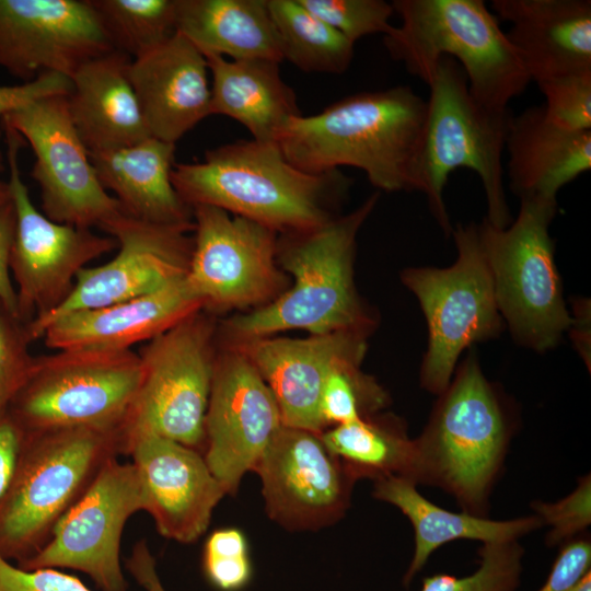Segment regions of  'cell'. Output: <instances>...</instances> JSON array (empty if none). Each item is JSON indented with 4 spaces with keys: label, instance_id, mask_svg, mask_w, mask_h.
I'll use <instances>...</instances> for the list:
<instances>
[{
    "label": "cell",
    "instance_id": "obj_1",
    "mask_svg": "<svg viewBox=\"0 0 591 591\" xmlns=\"http://www.w3.org/2000/svg\"><path fill=\"white\" fill-rule=\"evenodd\" d=\"M426 113L427 102L406 85L360 92L318 114L291 118L277 144L308 173L352 166L380 190H416Z\"/></svg>",
    "mask_w": 591,
    "mask_h": 591
},
{
    "label": "cell",
    "instance_id": "obj_2",
    "mask_svg": "<svg viewBox=\"0 0 591 591\" xmlns=\"http://www.w3.org/2000/svg\"><path fill=\"white\" fill-rule=\"evenodd\" d=\"M172 183L192 208L218 207L275 232H305L338 217L352 178L339 170L308 173L277 143L240 140L208 150L200 162L175 163Z\"/></svg>",
    "mask_w": 591,
    "mask_h": 591
},
{
    "label": "cell",
    "instance_id": "obj_3",
    "mask_svg": "<svg viewBox=\"0 0 591 591\" xmlns=\"http://www.w3.org/2000/svg\"><path fill=\"white\" fill-rule=\"evenodd\" d=\"M517 427L513 404L471 351L414 438L410 480L448 493L461 511L487 517Z\"/></svg>",
    "mask_w": 591,
    "mask_h": 591
},
{
    "label": "cell",
    "instance_id": "obj_4",
    "mask_svg": "<svg viewBox=\"0 0 591 591\" xmlns=\"http://www.w3.org/2000/svg\"><path fill=\"white\" fill-rule=\"evenodd\" d=\"M378 198L379 193L371 195L352 212L320 228L285 233L277 242V256L292 276V286L253 312L229 320L227 337L235 345L288 329L311 335L371 332L375 322L357 293L354 259L358 232Z\"/></svg>",
    "mask_w": 591,
    "mask_h": 591
},
{
    "label": "cell",
    "instance_id": "obj_5",
    "mask_svg": "<svg viewBox=\"0 0 591 591\" xmlns=\"http://www.w3.org/2000/svg\"><path fill=\"white\" fill-rule=\"evenodd\" d=\"M401 19L384 35L394 60L428 84L438 62L455 60L473 97L505 111L530 83L522 59L483 0H394Z\"/></svg>",
    "mask_w": 591,
    "mask_h": 591
},
{
    "label": "cell",
    "instance_id": "obj_6",
    "mask_svg": "<svg viewBox=\"0 0 591 591\" xmlns=\"http://www.w3.org/2000/svg\"><path fill=\"white\" fill-rule=\"evenodd\" d=\"M427 85L430 93L415 166L416 190L426 195L438 224L450 234L443 189L452 172L468 169L478 175L485 190V219L495 228H506L512 218L503 187L502 157L512 112L479 104L460 65L448 57L438 62Z\"/></svg>",
    "mask_w": 591,
    "mask_h": 591
},
{
    "label": "cell",
    "instance_id": "obj_7",
    "mask_svg": "<svg viewBox=\"0 0 591 591\" xmlns=\"http://www.w3.org/2000/svg\"><path fill=\"white\" fill-rule=\"evenodd\" d=\"M121 451L118 431L77 427L25 433L0 500V556L16 564L34 556Z\"/></svg>",
    "mask_w": 591,
    "mask_h": 591
},
{
    "label": "cell",
    "instance_id": "obj_8",
    "mask_svg": "<svg viewBox=\"0 0 591 591\" xmlns=\"http://www.w3.org/2000/svg\"><path fill=\"white\" fill-rule=\"evenodd\" d=\"M517 219L506 228L478 224L499 313L520 345L538 352L556 347L570 313L554 258L548 229L557 199H520Z\"/></svg>",
    "mask_w": 591,
    "mask_h": 591
},
{
    "label": "cell",
    "instance_id": "obj_9",
    "mask_svg": "<svg viewBox=\"0 0 591 591\" xmlns=\"http://www.w3.org/2000/svg\"><path fill=\"white\" fill-rule=\"evenodd\" d=\"M139 379L140 359L131 349L57 350L35 357L8 409L25 433L77 427L120 432Z\"/></svg>",
    "mask_w": 591,
    "mask_h": 591
},
{
    "label": "cell",
    "instance_id": "obj_10",
    "mask_svg": "<svg viewBox=\"0 0 591 591\" xmlns=\"http://www.w3.org/2000/svg\"><path fill=\"white\" fill-rule=\"evenodd\" d=\"M213 338V324L200 310L139 350L140 379L120 430L121 454L140 434H155L204 452Z\"/></svg>",
    "mask_w": 591,
    "mask_h": 591
},
{
    "label": "cell",
    "instance_id": "obj_11",
    "mask_svg": "<svg viewBox=\"0 0 591 591\" xmlns=\"http://www.w3.org/2000/svg\"><path fill=\"white\" fill-rule=\"evenodd\" d=\"M451 233L457 250L451 266L407 268L401 275L426 317L428 345L419 380L436 395L449 385L464 349L497 337L505 326L478 224H457Z\"/></svg>",
    "mask_w": 591,
    "mask_h": 591
},
{
    "label": "cell",
    "instance_id": "obj_12",
    "mask_svg": "<svg viewBox=\"0 0 591 591\" xmlns=\"http://www.w3.org/2000/svg\"><path fill=\"white\" fill-rule=\"evenodd\" d=\"M1 125L15 212L9 266L16 283L19 317L28 324L57 310L73 291L79 271L117 243L91 229L55 222L35 207L18 164L24 139L8 124Z\"/></svg>",
    "mask_w": 591,
    "mask_h": 591
},
{
    "label": "cell",
    "instance_id": "obj_13",
    "mask_svg": "<svg viewBox=\"0 0 591 591\" xmlns=\"http://www.w3.org/2000/svg\"><path fill=\"white\" fill-rule=\"evenodd\" d=\"M31 146V175L38 184L43 213L77 228H102L125 212L102 186L89 150L70 118L67 95L33 101L1 118Z\"/></svg>",
    "mask_w": 591,
    "mask_h": 591
},
{
    "label": "cell",
    "instance_id": "obj_14",
    "mask_svg": "<svg viewBox=\"0 0 591 591\" xmlns=\"http://www.w3.org/2000/svg\"><path fill=\"white\" fill-rule=\"evenodd\" d=\"M193 252L185 281L202 310L273 301L286 287L276 266V232L208 205L193 207Z\"/></svg>",
    "mask_w": 591,
    "mask_h": 591
},
{
    "label": "cell",
    "instance_id": "obj_15",
    "mask_svg": "<svg viewBox=\"0 0 591 591\" xmlns=\"http://www.w3.org/2000/svg\"><path fill=\"white\" fill-rule=\"evenodd\" d=\"M138 511H143V497L136 468L131 462L112 457L59 520L46 544L16 566L74 569L102 591H126L120 542L126 522Z\"/></svg>",
    "mask_w": 591,
    "mask_h": 591
},
{
    "label": "cell",
    "instance_id": "obj_16",
    "mask_svg": "<svg viewBox=\"0 0 591 591\" xmlns=\"http://www.w3.org/2000/svg\"><path fill=\"white\" fill-rule=\"evenodd\" d=\"M194 227L152 223L126 211L104 223L101 229L116 241L117 254L103 265L80 270L69 298L27 324L32 341L65 314L139 298L185 278L193 252L188 233Z\"/></svg>",
    "mask_w": 591,
    "mask_h": 591
},
{
    "label": "cell",
    "instance_id": "obj_17",
    "mask_svg": "<svg viewBox=\"0 0 591 591\" xmlns=\"http://www.w3.org/2000/svg\"><path fill=\"white\" fill-rule=\"evenodd\" d=\"M253 472L260 479L269 518L288 530L332 525L350 507L356 480L321 433L282 425Z\"/></svg>",
    "mask_w": 591,
    "mask_h": 591
},
{
    "label": "cell",
    "instance_id": "obj_18",
    "mask_svg": "<svg viewBox=\"0 0 591 591\" xmlns=\"http://www.w3.org/2000/svg\"><path fill=\"white\" fill-rule=\"evenodd\" d=\"M282 425L277 401L251 360L234 346L216 356L202 454L227 495L236 493Z\"/></svg>",
    "mask_w": 591,
    "mask_h": 591
},
{
    "label": "cell",
    "instance_id": "obj_19",
    "mask_svg": "<svg viewBox=\"0 0 591 591\" xmlns=\"http://www.w3.org/2000/svg\"><path fill=\"white\" fill-rule=\"evenodd\" d=\"M112 50L89 0H0V67L24 82L48 72L70 78Z\"/></svg>",
    "mask_w": 591,
    "mask_h": 591
},
{
    "label": "cell",
    "instance_id": "obj_20",
    "mask_svg": "<svg viewBox=\"0 0 591 591\" xmlns=\"http://www.w3.org/2000/svg\"><path fill=\"white\" fill-rule=\"evenodd\" d=\"M124 454L136 468L143 511L150 514L159 534L183 544L198 540L227 495L204 454L155 434L131 439Z\"/></svg>",
    "mask_w": 591,
    "mask_h": 591
},
{
    "label": "cell",
    "instance_id": "obj_21",
    "mask_svg": "<svg viewBox=\"0 0 591 591\" xmlns=\"http://www.w3.org/2000/svg\"><path fill=\"white\" fill-rule=\"evenodd\" d=\"M370 331L345 329L304 339L259 338L235 344L273 392L282 424L316 433L325 430L321 394L329 372L345 361H362Z\"/></svg>",
    "mask_w": 591,
    "mask_h": 591
},
{
    "label": "cell",
    "instance_id": "obj_22",
    "mask_svg": "<svg viewBox=\"0 0 591 591\" xmlns=\"http://www.w3.org/2000/svg\"><path fill=\"white\" fill-rule=\"evenodd\" d=\"M208 74L206 57L177 32L131 59L128 77L151 137L176 143L211 115Z\"/></svg>",
    "mask_w": 591,
    "mask_h": 591
},
{
    "label": "cell",
    "instance_id": "obj_23",
    "mask_svg": "<svg viewBox=\"0 0 591 591\" xmlns=\"http://www.w3.org/2000/svg\"><path fill=\"white\" fill-rule=\"evenodd\" d=\"M202 310L185 278L155 292L111 305L65 314L44 331L56 350H129Z\"/></svg>",
    "mask_w": 591,
    "mask_h": 591
},
{
    "label": "cell",
    "instance_id": "obj_24",
    "mask_svg": "<svg viewBox=\"0 0 591 591\" xmlns=\"http://www.w3.org/2000/svg\"><path fill=\"white\" fill-rule=\"evenodd\" d=\"M531 81L591 70L590 0H493Z\"/></svg>",
    "mask_w": 591,
    "mask_h": 591
},
{
    "label": "cell",
    "instance_id": "obj_25",
    "mask_svg": "<svg viewBox=\"0 0 591 591\" xmlns=\"http://www.w3.org/2000/svg\"><path fill=\"white\" fill-rule=\"evenodd\" d=\"M131 57L112 50L81 65L70 77V118L89 152L136 144L149 137L128 77Z\"/></svg>",
    "mask_w": 591,
    "mask_h": 591
},
{
    "label": "cell",
    "instance_id": "obj_26",
    "mask_svg": "<svg viewBox=\"0 0 591 591\" xmlns=\"http://www.w3.org/2000/svg\"><path fill=\"white\" fill-rule=\"evenodd\" d=\"M505 151L512 193L556 199L565 185L591 169V130L570 131L547 120L543 106L512 116Z\"/></svg>",
    "mask_w": 591,
    "mask_h": 591
},
{
    "label": "cell",
    "instance_id": "obj_27",
    "mask_svg": "<svg viewBox=\"0 0 591 591\" xmlns=\"http://www.w3.org/2000/svg\"><path fill=\"white\" fill-rule=\"evenodd\" d=\"M89 155L102 186L114 193L128 215L158 224L194 227L193 208L171 178L175 143L149 137Z\"/></svg>",
    "mask_w": 591,
    "mask_h": 591
},
{
    "label": "cell",
    "instance_id": "obj_28",
    "mask_svg": "<svg viewBox=\"0 0 591 591\" xmlns=\"http://www.w3.org/2000/svg\"><path fill=\"white\" fill-rule=\"evenodd\" d=\"M211 74V115L242 124L259 142L277 143L286 124L301 115L294 91L282 80L279 62L206 56Z\"/></svg>",
    "mask_w": 591,
    "mask_h": 591
},
{
    "label": "cell",
    "instance_id": "obj_29",
    "mask_svg": "<svg viewBox=\"0 0 591 591\" xmlns=\"http://www.w3.org/2000/svg\"><path fill=\"white\" fill-rule=\"evenodd\" d=\"M373 497L396 507L414 529L415 549L404 575L407 586L434 551L457 540L484 543L519 541L538 530L543 523L534 513L510 520H493L464 511L453 512L424 497L417 485L403 477H389L374 482Z\"/></svg>",
    "mask_w": 591,
    "mask_h": 591
},
{
    "label": "cell",
    "instance_id": "obj_30",
    "mask_svg": "<svg viewBox=\"0 0 591 591\" xmlns=\"http://www.w3.org/2000/svg\"><path fill=\"white\" fill-rule=\"evenodd\" d=\"M176 32L205 57L282 61L267 0H177Z\"/></svg>",
    "mask_w": 591,
    "mask_h": 591
},
{
    "label": "cell",
    "instance_id": "obj_31",
    "mask_svg": "<svg viewBox=\"0 0 591 591\" xmlns=\"http://www.w3.org/2000/svg\"><path fill=\"white\" fill-rule=\"evenodd\" d=\"M326 448L357 482L403 477L410 480L415 461L414 438L405 421L390 413L327 428L321 433Z\"/></svg>",
    "mask_w": 591,
    "mask_h": 591
},
{
    "label": "cell",
    "instance_id": "obj_32",
    "mask_svg": "<svg viewBox=\"0 0 591 591\" xmlns=\"http://www.w3.org/2000/svg\"><path fill=\"white\" fill-rule=\"evenodd\" d=\"M282 60L306 72L341 74L355 44L308 10L300 0H267Z\"/></svg>",
    "mask_w": 591,
    "mask_h": 591
},
{
    "label": "cell",
    "instance_id": "obj_33",
    "mask_svg": "<svg viewBox=\"0 0 591 591\" xmlns=\"http://www.w3.org/2000/svg\"><path fill=\"white\" fill-rule=\"evenodd\" d=\"M115 50L140 57L176 33L177 0H89Z\"/></svg>",
    "mask_w": 591,
    "mask_h": 591
},
{
    "label": "cell",
    "instance_id": "obj_34",
    "mask_svg": "<svg viewBox=\"0 0 591 591\" xmlns=\"http://www.w3.org/2000/svg\"><path fill=\"white\" fill-rule=\"evenodd\" d=\"M360 361H345L327 375L321 394L320 413L325 430L381 413L391 403L378 381L360 370Z\"/></svg>",
    "mask_w": 591,
    "mask_h": 591
},
{
    "label": "cell",
    "instance_id": "obj_35",
    "mask_svg": "<svg viewBox=\"0 0 591 591\" xmlns=\"http://www.w3.org/2000/svg\"><path fill=\"white\" fill-rule=\"evenodd\" d=\"M524 549L519 541L484 543L479 565L462 578L438 573L422 579L421 591H515L520 584Z\"/></svg>",
    "mask_w": 591,
    "mask_h": 591
},
{
    "label": "cell",
    "instance_id": "obj_36",
    "mask_svg": "<svg viewBox=\"0 0 591 591\" xmlns=\"http://www.w3.org/2000/svg\"><path fill=\"white\" fill-rule=\"evenodd\" d=\"M204 571L221 591H240L248 584L253 567L245 534L237 528L215 530L206 540Z\"/></svg>",
    "mask_w": 591,
    "mask_h": 591
},
{
    "label": "cell",
    "instance_id": "obj_37",
    "mask_svg": "<svg viewBox=\"0 0 591 591\" xmlns=\"http://www.w3.org/2000/svg\"><path fill=\"white\" fill-rule=\"evenodd\" d=\"M312 13L343 34L351 43L392 30V3L383 0H300Z\"/></svg>",
    "mask_w": 591,
    "mask_h": 591
},
{
    "label": "cell",
    "instance_id": "obj_38",
    "mask_svg": "<svg viewBox=\"0 0 591 591\" xmlns=\"http://www.w3.org/2000/svg\"><path fill=\"white\" fill-rule=\"evenodd\" d=\"M545 96V117L570 130H591V70L569 73L537 84Z\"/></svg>",
    "mask_w": 591,
    "mask_h": 591
},
{
    "label": "cell",
    "instance_id": "obj_39",
    "mask_svg": "<svg viewBox=\"0 0 591 591\" xmlns=\"http://www.w3.org/2000/svg\"><path fill=\"white\" fill-rule=\"evenodd\" d=\"M27 324L0 300V410L26 381L34 359Z\"/></svg>",
    "mask_w": 591,
    "mask_h": 591
},
{
    "label": "cell",
    "instance_id": "obj_40",
    "mask_svg": "<svg viewBox=\"0 0 591 591\" xmlns=\"http://www.w3.org/2000/svg\"><path fill=\"white\" fill-rule=\"evenodd\" d=\"M543 525L549 528L546 544L563 545L584 532L591 524V477L579 478L576 488L555 502L535 500L531 505Z\"/></svg>",
    "mask_w": 591,
    "mask_h": 591
},
{
    "label": "cell",
    "instance_id": "obj_41",
    "mask_svg": "<svg viewBox=\"0 0 591 591\" xmlns=\"http://www.w3.org/2000/svg\"><path fill=\"white\" fill-rule=\"evenodd\" d=\"M0 591H92L77 577L54 568L23 569L0 556Z\"/></svg>",
    "mask_w": 591,
    "mask_h": 591
},
{
    "label": "cell",
    "instance_id": "obj_42",
    "mask_svg": "<svg viewBox=\"0 0 591 591\" xmlns=\"http://www.w3.org/2000/svg\"><path fill=\"white\" fill-rule=\"evenodd\" d=\"M591 543L576 537L561 545L545 583L537 591H568L591 569Z\"/></svg>",
    "mask_w": 591,
    "mask_h": 591
},
{
    "label": "cell",
    "instance_id": "obj_43",
    "mask_svg": "<svg viewBox=\"0 0 591 591\" xmlns=\"http://www.w3.org/2000/svg\"><path fill=\"white\" fill-rule=\"evenodd\" d=\"M71 80L68 76L48 72L30 82L18 85H0V119L42 97L51 95H68L71 91ZM3 169L0 151V172Z\"/></svg>",
    "mask_w": 591,
    "mask_h": 591
},
{
    "label": "cell",
    "instance_id": "obj_44",
    "mask_svg": "<svg viewBox=\"0 0 591 591\" xmlns=\"http://www.w3.org/2000/svg\"><path fill=\"white\" fill-rule=\"evenodd\" d=\"M15 229V212L11 202L0 208V300L18 316L16 291L10 275V251Z\"/></svg>",
    "mask_w": 591,
    "mask_h": 591
},
{
    "label": "cell",
    "instance_id": "obj_45",
    "mask_svg": "<svg viewBox=\"0 0 591 591\" xmlns=\"http://www.w3.org/2000/svg\"><path fill=\"white\" fill-rule=\"evenodd\" d=\"M25 432L8 407L0 410V500L12 477Z\"/></svg>",
    "mask_w": 591,
    "mask_h": 591
},
{
    "label": "cell",
    "instance_id": "obj_46",
    "mask_svg": "<svg viewBox=\"0 0 591 591\" xmlns=\"http://www.w3.org/2000/svg\"><path fill=\"white\" fill-rule=\"evenodd\" d=\"M567 333L577 352L590 371L591 364V304L587 298H575Z\"/></svg>",
    "mask_w": 591,
    "mask_h": 591
},
{
    "label": "cell",
    "instance_id": "obj_47",
    "mask_svg": "<svg viewBox=\"0 0 591 591\" xmlns=\"http://www.w3.org/2000/svg\"><path fill=\"white\" fill-rule=\"evenodd\" d=\"M126 566L144 591H166L159 578L155 559L146 541L135 544Z\"/></svg>",
    "mask_w": 591,
    "mask_h": 591
},
{
    "label": "cell",
    "instance_id": "obj_48",
    "mask_svg": "<svg viewBox=\"0 0 591 591\" xmlns=\"http://www.w3.org/2000/svg\"><path fill=\"white\" fill-rule=\"evenodd\" d=\"M568 591H591V570L587 572L573 587Z\"/></svg>",
    "mask_w": 591,
    "mask_h": 591
},
{
    "label": "cell",
    "instance_id": "obj_49",
    "mask_svg": "<svg viewBox=\"0 0 591 591\" xmlns=\"http://www.w3.org/2000/svg\"><path fill=\"white\" fill-rule=\"evenodd\" d=\"M11 202V193L8 182L0 179V208Z\"/></svg>",
    "mask_w": 591,
    "mask_h": 591
}]
</instances>
